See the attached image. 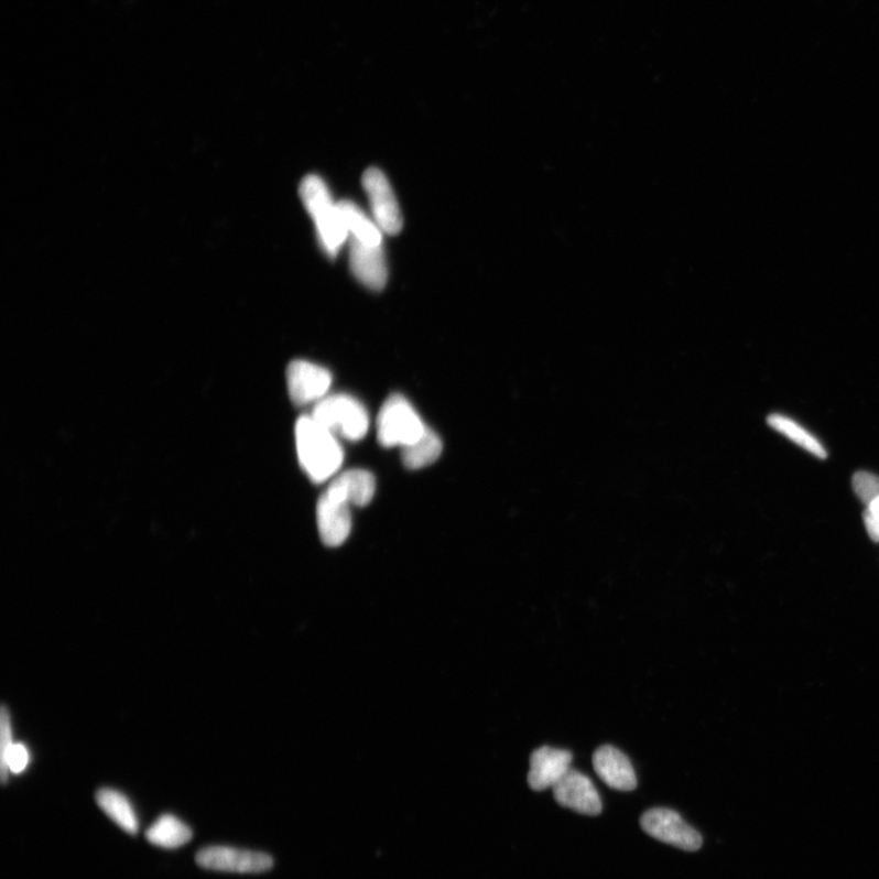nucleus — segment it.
I'll return each instance as SVG.
<instances>
[{"label":"nucleus","mask_w":879,"mask_h":879,"mask_svg":"<svg viewBox=\"0 0 879 879\" xmlns=\"http://www.w3.org/2000/svg\"><path fill=\"white\" fill-rule=\"evenodd\" d=\"M296 446L300 464L314 482H323L336 475L344 464V449L336 435L311 415L296 423Z\"/></svg>","instance_id":"f257e3e1"},{"label":"nucleus","mask_w":879,"mask_h":879,"mask_svg":"<svg viewBox=\"0 0 879 879\" xmlns=\"http://www.w3.org/2000/svg\"><path fill=\"white\" fill-rule=\"evenodd\" d=\"M300 196L317 228L319 242L326 254L335 258L348 240V231L339 203H335L329 187L317 175L303 178Z\"/></svg>","instance_id":"f03ea898"},{"label":"nucleus","mask_w":879,"mask_h":879,"mask_svg":"<svg viewBox=\"0 0 879 879\" xmlns=\"http://www.w3.org/2000/svg\"><path fill=\"white\" fill-rule=\"evenodd\" d=\"M312 416L334 435L358 442L369 430V415L362 403L348 394H332L315 403Z\"/></svg>","instance_id":"7ed1b4c3"},{"label":"nucleus","mask_w":879,"mask_h":879,"mask_svg":"<svg viewBox=\"0 0 879 879\" xmlns=\"http://www.w3.org/2000/svg\"><path fill=\"white\" fill-rule=\"evenodd\" d=\"M426 427L409 400L400 393H393L382 404L378 416L379 444L384 447H408L424 435Z\"/></svg>","instance_id":"20e7f679"},{"label":"nucleus","mask_w":879,"mask_h":879,"mask_svg":"<svg viewBox=\"0 0 879 879\" xmlns=\"http://www.w3.org/2000/svg\"><path fill=\"white\" fill-rule=\"evenodd\" d=\"M640 826L652 838L671 844L685 851L702 848L703 837L686 824L677 811L655 807L647 811L640 818Z\"/></svg>","instance_id":"39448f33"},{"label":"nucleus","mask_w":879,"mask_h":879,"mask_svg":"<svg viewBox=\"0 0 879 879\" xmlns=\"http://www.w3.org/2000/svg\"><path fill=\"white\" fill-rule=\"evenodd\" d=\"M202 869L231 873H262L272 869L274 860L265 853L231 847H208L196 856Z\"/></svg>","instance_id":"423d86ee"},{"label":"nucleus","mask_w":879,"mask_h":879,"mask_svg":"<svg viewBox=\"0 0 879 879\" xmlns=\"http://www.w3.org/2000/svg\"><path fill=\"white\" fill-rule=\"evenodd\" d=\"M362 183L378 227L384 234L398 235L403 227L402 214L386 174L377 167H370Z\"/></svg>","instance_id":"0eeeda50"},{"label":"nucleus","mask_w":879,"mask_h":879,"mask_svg":"<svg viewBox=\"0 0 879 879\" xmlns=\"http://www.w3.org/2000/svg\"><path fill=\"white\" fill-rule=\"evenodd\" d=\"M286 379L290 398L297 405L318 403L326 398L333 382L328 369L307 360H293L287 367Z\"/></svg>","instance_id":"6e6552de"},{"label":"nucleus","mask_w":879,"mask_h":879,"mask_svg":"<svg viewBox=\"0 0 879 879\" xmlns=\"http://www.w3.org/2000/svg\"><path fill=\"white\" fill-rule=\"evenodd\" d=\"M552 791L556 802L562 806L588 816L601 814L603 802L599 792L589 777L577 770L571 769Z\"/></svg>","instance_id":"1a4fd4ad"},{"label":"nucleus","mask_w":879,"mask_h":879,"mask_svg":"<svg viewBox=\"0 0 879 879\" xmlns=\"http://www.w3.org/2000/svg\"><path fill=\"white\" fill-rule=\"evenodd\" d=\"M349 240V264L354 275L370 290L384 289L388 281V267L382 245H369Z\"/></svg>","instance_id":"9d476101"},{"label":"nucleus","mask_w":879,"mask_h":879,"mask_svg":"<svg viewBox=\"0 0 879 879\" xmlns=\"http://www.w3.org/2000/svg\"><path fill=\"white\" fill-rule=\"evenodd\" d=\"M349 503L324 492L317 504L318 531L326 546L337 547L345 543L352 528Z\"/></svg>","instance_id":"9b49d317"},{"label":"nucleus","mask_w":879,"mask_h":879,"mask_svg":"<svg viewBox=\"0 0 879 879\" xmlns=\"http://www.w3.org/2000/svg\"><path fill=\"white\" fill-rule=\"evenodd\" d=\"M573 755L568 750L551 747L536 749L531 757L528 784L535 792L554 788L571 770Z\"/></svg>","instance_id":"f8f14e48"},{"label":"nucleus","mask_w":879,"mask_h":879,"mask_svg":"<svg viewBox=\"0 0 879 879\" xmlns=\"http://www.w3.org/2000/svg\"><path fill=\"white\" fill-rule=\"evenodd\" d=\"M594 770L600 780L619 792H632L638 785L632 762L612 746L597 749L593 757Z\"/></svg>","instance_id":"ddd939ff"},{"label":"nucleus","mask_w":879,"mask_h":879,"mask_svg":"<svg viewBox=\"0 0 879 879\" xmlns=\"http://www.w3.org/2000/svg\"><path fill=\"white\" fill-rule=\"evenodd\" d=\"M376 488V479L371 473L352 469L336 477L325 492L349 504L367 506L373 500Z\"/></svg>","instance_id":"4468645a"},{"label":"nucleus","mask_w":879,"mask_h":879,"mask_svg":"<svg viewBox=\"0 0 879 879\" xmlns=\"http://www.w3.org/2000/svg\"><path fill=\"white\" fill-rule=\"evenodd\" d=\"M98 806L106 815L129 834H138L140 825L130 800L115 789H100L96 795Z\"/></svg>","instance_id":"2eb2a0df"},{"label":"nucleus","mask_w":879,"mask_h":879,"mask_svg":"<svg viewBox=\"0 0 879 879\" xmlns=\"http://www.w3.org/2000/svg\"><path fill=\"white\" fill-rule=\"evenodd\" d=\"M193 836V829L173 815L161 816L145 833L146 840L163 849L182 848Z\"/></svg>","instance_id":"dca6fc26"},{"label":"nucleus","mask_w":879,"mask_h":879,"mask_svg":"<svg viewBox=\"0 0 879 879\" xmlns=\"http://www.w3.org/2000/svg\"><path fill=\"white\" fill-rule=\"evenodd\" d=\"M339 207L346 223L348 239H355L369 245H382V230L375 220L351 200L339 202Z\"/></svg>","instance_id":"f3484780"},{"label":"nucleus","mask_w":879,"mask_h":879,"mask_svg":"<svg viewBox=\"0 0 879 879\" xmlns=\"http://www.w3.org/2000/svg\"><path fill=\"white\" fill-rule=\"evenodd\" d=\"M442 453V438L430 427H426L424 435L420 440L402 448V462L405 468L422 469L433 465Z\"/></svg>","instance_id":"a211bd4d"},{"label":"nucleus","mask_w":879,"mask_h":879,"mask_svg":"<svg viewBox=\"0 0 879 879\" xmlns=\"http://www.w3.org/2000/svg\"><path fill=\"white\" fill-rule=\"evenodd\" d=\"M768 423L772 430L784 435L797 446L803 447L807 451V453L813 454L821 459L827 458V451L824 445H822L813 434L809 433L805 427L797 424L795 421L788 419V416L783 414L774 413L769 416Z\"/></svg>","instance_id":"6ab92c4d"},{"label":"nucleus","mask_w":879,"mask_h":879,"mask_svg":"<svg viewBox=\"0 0 879 879\" xmlns=\"http://www.w3.org/2000/svg\"><path fill=\"white\" fill-rule=\"evenodd\" d=\"M853 488L858 498L869 504L879 498V477L869 471H858L853 477Z\"/></svg>","instance_id":"aec40b11"},{"label":"nucleus","mask_w":879,"mask_h":879,"mask_svg":"<svg viewBox=\"0 0 879 879\" xmlns=\"http://www.w3.org/2000/svg\"><path fill=\"white\" fill-rule=\"evenodd\" d=\"M30 762V752L24 744H14L11 748L4 766H2V780L7 782L8 773L19 774L28 769Z\"/></svg>","instance_id":"412c9836"},{"label":"nucleus","mask_w":879,"mask_h":879,"mask_svg":"<svg viewBox=\"0 0 879 879\" xmlns=\"http://www.w3.org/2000/svg\"><path fill=\"white\" fill-rule=\"evenodd\" d=\"M864 523L870 538L879 543V498L867 504Z\"/></svg>","instance_id":"4be33fe9"}]
</instances>
